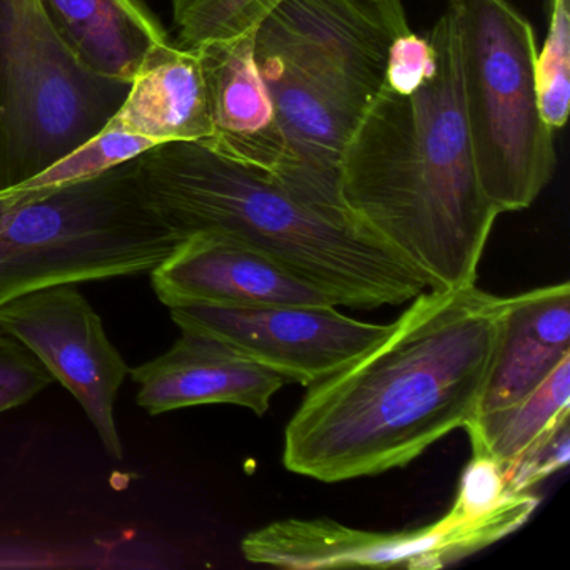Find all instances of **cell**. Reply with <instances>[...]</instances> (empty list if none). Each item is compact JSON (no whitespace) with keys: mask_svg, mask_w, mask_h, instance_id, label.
I'll return each mask as SVG.
<instances>
[{"mask_svg":"<svg viewBox=\"0 0 570 570\" xmlns=\"http://www.w3.org/2000/svg\"><path fill=\"white\" fill-rule=\"evenodd\" d=\"M507 298L479 286L420 293L392 332L309 386L285 430L289 472L325 483L419 459L475 415Z\"/></svg>","mask_w":570,"mask_h":570,"instance_id":"6da1fadb","label":"cell"},{"mask_svg":"<svg viewBox=\"0 0 570 570\" xmlns=\"http://www.w3.org/2000/svg\"><path fill=\"white\" fill-rule=\"evenodd\" d=\"M419 86H383L340 159L346 213L422 275L426 288L475 285L500 213L480 186L449 14L429 32Z\"/></svg>","mask_w":570,"mask_h":570,"instance_id":"7a4b0ae2","label":"cell"},{"mask_svg":"<svg viewBox=\"0 0 570 570\" xmlns=\"http://www.w3.org/2000/svg\"><path fill=\"white\" fill-rule=\"evenodd\" d=\"M139 181L185 236H226L325 289L348 308L402 305L422 275L372 233L289 191L275 175L202 141L163 142L136 158Z\"/></svg>","mask_w":570,"mask_h":570,"instance_id":"3957f363","label":"cell"},{"mask_svg":"<svg viewBox=\"0 0 570 570\" xmlns=\"http://www.w3.org/2000/svg\"><path fill=\"white\" fill-rule=\"evenodd\" d=\"M406 31L402 0H282L255 29L256 68L286 145L276 178L303 202L352 218L340 159Z\"/></svg>","mask_w":570,"mask_h":570,"instance_id":"277c9868","label":"cell"},{"mask_svg":"<svg viewBox=\"0 0 570 570\" xmlns=\"http://www.w3.org/2000/svg\"><path fill=\"white\" fill-rule=\"evenodd\" d=\"M186 239L146 195L136 158L72 185L0 191V306L48 286L151 273Z\"/></svg>","mask_w":570,"mask_h":570,"instance_id":"5b68a950","label":"cell"},{"mask_svg":"<svg viewBox=\"0 0 570 570\" xmlns=\"http://www.w3.org/2000/svg\"><path fill=\"white\" fill-rule=\"evenodd\" d=\"M446 14L480 186L500 215L529 208L557 165L532 26L507 0H449Z\"/></svg>","mask_w":570,"mask_h":570,"instance_id":"8992f818","label":"cell"},{"mask_svg":"<svg viewBox=\"0 0 570 570\" xmlns=\"http://www.w3.org/2000/svg\"><path fill=\"white\" fill-rule=\"evenodd\" d=\"M131 82L88 71L41 0H0V191L35 178L106 128Z\"/></svg>","mask_w":570,"mask_h":570,"instance_id":"52a82bcc","label":"cell"},{"mask_svg":"<svg viewBox=\"0 0 570 570\" xmlns=\"http://www.w3.org/2000/svg\"><path fill=\"white\" fill-rule=\"evenodd\" d=\"M532 492L513 493L502 505L475 519L449 510L442 519L405 532L352 529L330 519H286L243 539L246 560L283 569L409 567L442 569L487 549L519 530L535 512Z\"/></svg>","mask_w":570,"mask_h":570,"instance_id":"ba28073f","label":"cell"},{"mask_svg":"<svg viewBox=\"0 0 570 570\" xmlns=\"http://www.w3.org/2000/svg\"><path fill=\"white\" fill-rule=\"evenodd\" d=\"M0 332L38 356L78 400L109 456L121 460L115 402L131 368L78 285L48 286L11 299L0 306Z\"/></svg>","mask_w":570,"mask_h":570,"instance_id":"9c48e42d","label":"cell"},{"mask_svg":"<svg viewBox=\"0 0 570 570\" xmlns=\"http://www.w3.org/2000/svg\"><path fill=\"white\" fill-rule=\"evenodd\" d=\"M169 312L179 328L206 333L286 382L305 386L346 368L392 332V323L360 322L330 305H189Z\"/></svg>","mask_w":570,"mask_h":570,"instance_id":"30bf717a","label":"cell"},{"mask_svg":"<svg viewBox=\"0 0 570 570\" xmlns=\"http://www.w3.org/2000/svg\"><path fill=\"white\" fill-rule=\"evenodd\" d=\"M153 288L175 306H338L332 295L268 256L226 236L198 233L151 273Z\"/></svg>","mask_w":570,"mask_h":570,"instance_id":"8fae6325","label":"cell"},{"mask_svg":"<svg viewBox=\"0 0 570 570\" xmlns=\"http://www.w3.org/2000/svg\"><path fill=\"white\" fill-rule=\"evenodd\" d=\"M129 373L139 385L136 402L149 415L209 403L245 406L265 415L286 383L283 376L195 330H181L168 352Z\"/></svg>","mask_w":570,"mask_h":570,"instance_id":"7c38bea8","label":"cell"},{"mask_svg":"<svg viewBox=\"0 0 570 570\" xmlns=\"http://www.w3.org/2000/svg\"><path fill=\"white\" fill-rule=\"evenodd\" d=\"M255 32L196 46L205 78L213 135L206 145L278 175L286 145L268 89L256 68Z\"/></svg>","mask_w":570,"mask_h":570,"instance_id":"4fadbf2b","label":"cell"},{"mask_svg":"<svg viewBox=\"0 0 570 570\" xmlns=\"http://www.w3.org/2000/svg\"><path fill=\"white\" fill-rule=\"evenodd\" d=\"M569 356V283L543 286L507 298L476 412L519 402Z\"/></svg>","mask_w":570,"mask_h":570,"instance_id":"5bb4252c","label":"cell"},{"mask_svg":"<svg viewBox=\"0 0 570 570\" xmlns=\"http://www.w3.org/2000/svg\"><path fill=\"white\" fill-rule=\"evenodd\" d=\"M112 125L151 139L209 141L213 135L205 78L195 49L166 41L146 55Z\"/></svg>","mask_w":570,"mask_h":570,"instance_id":"9a60e30c","label":"cell"},{"mask_svg":"<svg viewBox=\"0 0 570 570\" xmlns=\"http://www.w3.org/2000/svg\"><path fill=\"white\" fill-rule=\"evenodd\" d=\"M46 18L88 71L132 81L146 55L168 36L136 0H41Z\"/></svg>","mask_w":570,"mask_h":570,"instance_id":"2e32d148","label":"cell"},{"mask_svg":"<svg viewBox=\"0 0 570 570\" xmlns=\"http://www.w3.org/2000/svg\"><path fill=\"white\" fill-rule=\"evenodd\" d=\"M570 356L535 390L512 405L476 412L463 429L473 455H487L505 470L563 410L570 409Z\"/></svg>","mask_w":570,"mask_h":570,"instance_id":"e0dca14e","label":"cell"},{"mask_svg":"<svg viewBox=\"0 0 570 570\" xmlns=\"http://www.w3.org/2000/svg\"><path fill=\"white\" fill-rule=\"evenodd\" d=\"M282 0H173V19L183 48L228 41L255 32Z\"/></svg>","mask_w":570,"mask_h":570,"instance_id":"ac0fdd59","label":"cell"},{"mask_svg":"<svg viewBox=\"0 0 570 570\" xmlns=\"http://www.w3.org/2000/svg\"><path fill=\"white\" fill-rule=\"evenodd\" d=\"M156 142L108 122L101 132L45 171L11 189H46L96 178L122 163L138 158Z\"/></svg>","mask_w":570,"mask_h":570,"instance_id":"d6986e66","label":"cell"},{"mask_svg":"<svg viewBox=\"0 0 570 570\" xmlns=\"http://www.w3.org/2000/svg\"><path fill=\"white\" fill-rule=\"evenodd\" d=\"M549 16L537 78L543 118L550 128L560 129L570 111V0H549Z\"/></svg>","mask_w":570,"mask_h":570,"instance_id":"ffe728a7","label":"cell"},{"mask_svg":"<svg viewBox=\"0 0 570 570\" xmlns=\"http://www.w3.org/2000/svg\"><path fill=\"white\" fill-rule=\"evenodd\" d=\"M569 410H563L523 452L503 470L510 493L530 492L537 483L563 469L570 460Z\"/></svg>","mask_w":570,"mask_h":570,"instance_id":"44dd1931","label":"cell"},{"mask_svg":"<svg viewBox=\"0 0 570 570\" xmlns=\"http://www.w3.org/2000/svg\"><path fill=\"white\" fill-rule=\"evenodd\" d=\"M52 382L51 373L31 350L0 332V413L31 402Z\"/></svg>","mask_w":570,"mask_h":570,"instance_id":"7402d4cb","label":"cell"},{"mask_svg":"<svg viewBox=\"0 0 570 570\" xmlns=\"http://www.w3.org/2000/svg\"><path fill=\"white\" fill-rule=\"evenodd\" d=\"M510 495L513 493L507 490L502 466L490 456L472 455L450 510L465 519H475L502 505Z\"/></svg>","mask_w":570,"mask_h":570,"instance_id":"603a6c76","label":"cell"}]
</instances>
